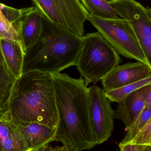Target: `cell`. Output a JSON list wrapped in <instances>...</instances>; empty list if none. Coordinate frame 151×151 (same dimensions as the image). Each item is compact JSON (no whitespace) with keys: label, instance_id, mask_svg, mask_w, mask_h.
Returning a JSON list of instances; mask_svg holds the SVG:
<instances>
[{"label":"cell","instance_id":"cell-3","mask_svg":"<svg viewBox=\"0 0 151 151\" xmlns=\"http://www.w3.org/2000/svg\"><path fill=\"white\" fill-rule=\"evenodd\" d=\"M83 43V36L55 25L43 15L40 37L25 52L23 74L31 71L60 73L75 66Z\"/></svg>","mask_w":151,"mask_h":151},{"label":"cell","instance_id":"cell-16","mask_svg":"<svg viewBox=\"0 0 151 151\" xmlns=\"http://www.w3.org/2000/svg\"><path fill=\"white\" fill-rule=\"evenodd\" d=\"M89 14L103 18H119L113 6L106 0H81Z\"/></svg>","mask_w":151,"mask_h":151},{"label":"cell","instance_id":"cell-20","mask_svg":"<svg viewBox=\"0 0 151 151\" xmlns=\"http://www.w3.org/2000/svg\"><path fill=\"white\" fill-rule=\"evenodd\" d=\"M128 143L151 146V117L146 125L137 134L133 140Z\"/></svg>","mask_w":151,"mask_h":151},{"label":"cell","instance_id":"cell-13","mask_svg":"<svg viewBox=\"0 0 151 151\" xmlns=\"http://www.w3.org/2000/svg\"><path fill=\"white\" fill-rule=\"evenodd\" d=\"M0 151H28L17 126L6 112L0 115Z\"/></svg>","mask_w":151,"mask_h":151},{"label":"cell","instance_id":"cell-23","mask_svg":"<svg viewBox=\"0 0 151 151\" xmlns=\"http://www.w3.org/2000/svg\"><path fill=\"white\" fill-rule=\"evenodd\" d=\"M147 15L151 20V8H146Z\"/></svg>","mask_w":151,"mask_h":151},{"label":"cell","instance_id":"cell-10","mask_svg":"<svg viewBox=\"0 0 151 151\" xmlns=\"http://www.w3.org/2000/svg\"><path fill=\"white\" fill-rule=\"evenodd\" d=\"M151 75V69L147 65L137 61L118 65L101 80L105 92L131 84Z\"/></svg>","mask_w":151,"mask_h":151},{"label":"cell","instance_id":"cell-12","mask_svg":"<svg viewBox=\"0 0 151 151\" xmlns=\"http://www.w3.org/2000/svg\"><path fill=\"white\" fill-rule=\"evenodd\" d=\"M15 123L25 141L28 151H43L47 145L55 140L57 127H50L37 122Z\"/></svg>","mask_w":151,"mask_h":151},{"label":"cell","instance_id":"cell-25","mask_svg":"<svg viewBox=\"0 0 151 151\" xmlns=\"http://www.w3.org/2000/svg\"><path fill=\"white\" fill-rule=\"evenodd\" d=\"M106 1H107L108 2H109L111 1H113V0H106Z\"/></svg>","mask_w":151,"mask_h":151},{"label":"cell","instance_id":"cell-24","mask_svg":"<svg viewBox=\"0 0 151 151\" xmlns=\"http://www.w3.org/2000/svg\"><path fill=\"white\" fill-rule=\"evenodd\" d=\"M3 113H4L2 112L0 110V115H1V114H3Z\"/></svg>","mask_w":151,"mask_h":151},{"label":"cell","instance_id":"cell-11","mask_svg":"<svg viewBox=\"0 0 151 151\" xmlns=\"http://www.w3.org/2000/svg\"><path fill=\"white\" fill-rule=\"evenodd\" d=\"M151 88V85H146L127 96L123 101L118 103L114 111V118L121 121L129 127L136 120L145 106L146 99Z\"/></svg>","mask_w":151,"mask_h":151},{"label":"cell","instance_id":"cell-9","mask_svg":"<svg viewBox=\"0 0 151 151\" xmlns=\"http://www.w3.org/2000/svg\"><path fill=\"white\" fill-rule=\"evenodd\" d=\"M43 14L35 6L22 9L18 19L12 24L24 52L34 45L40 37Z\"/></svg>","mask_w":151,"mask_h":151},{"label":"cell","instance_id":"cell-6","mask_svg":"<svg viewBox=\"0 0 151 151\" xmlns=\"http://www.w3.org/2000/svg\"><path fill=\"white\" fill-rule=\"evenodd\" d=\"M33 4L54 24L80 36L89 13L80 0H31Z\"/></svg>","mask_w":151,"mask_h":151},{"label":"cell","instance_id":"cell-18","mask_svg":"<svg viewBox=\"0 0 151 151\" xmlns=\"http://www.w3.org/2000/svg\"><path fill=\"white\" fill-rule=\"evenodd\" d=\"M151 117V104L144 108L134 123L127 129L125 137L121 143L131 142L137 134L146 125Z\"/></svg>","mask_w":151,"mask_h":151},{"label":"cell","instance_id":"cell-17","mask_svg":"<svg viewBox=\"0 0 151 151\" xmlns=\"http://www.w3.org/2000/svg\"><path fill=\"white\" fill-rule=\"evenodd\" d=\"M148 85H151V75L147 78L121 87L105 92V94L110 102L120 103L129 94Z\"/></svg>","mask_w":151,"mask_h":151},{"label":"cell","instance_id":"cell-1","mask_svg":"<svg viewBox=\"0 0 151 151\" xmlns=\"http://www.w3.org/2000/svg\"><path fill=\"white\" fill-rule=\"evenodd\" d=\"M50 74L58 113L54 141L62 143L64 151L94 148L96 140L91 121L89 88L84 79H73L65 73Z\"/></svg>","mask_w":151,"mask_h":151},{"label":"cell","instance_id":"cell-14","mask_svg":"<svg viewBox=\"0 0 151 151\" xmlns=\"http://www.w3.org/2000/svg\"><path fill=\"white\" fill-rule=\"evenodd\" d=\"M0 46L9 70L16 79L23 74L24 52L20 43L12 40L0 39Z\"/></svg>","mask_w":151,"mask_h":151},{"label":"cell","instance_id":"cell-21","mask_svg":"<svg viewBox=\"0 0 151 151\" xmlns=\"http://www.w3.org/2000/svg\"><path fill=\"white\" fill-rule=\"evenodd\" d=\"M119 148L122 151H151L150 145L131 143H120Z\"/></svg>","mask_w":151,"mask_h":151},{"label":"cell","instance_id":"cell-2","mask_svg":"<svg viewBox=\"0 0 151 151\" xmlns=\"http://www.w3.org/2000/svg\"><path fill=\"white\" fill-rule=\"evenodd\" d=\"M6 112L15 123L57 127L58 113L51 74L36 71L23 73L14 84Z\"/></svg>","mask_w":151,"mask_h":151},{"label":"cell","instance_id":"cell-15","mask_svg":"<svg viewBox=\"0 0 151 151\" xmlns=\"http://www.w3.org/2000/svg\"><path fill=\"white\" fill-rule=\"evenodd\" d=\"M17 79L6 64L0 46V110L2 112L7 111Z\"/></svg>","mask_w":151,"mask_h":151},{"label":"cell","instance_id":"cell-22","mask_svg":"<svg viewBox=\"0 0 151 151\" xmlns=\"http://www.w3.org/2000/svg\"><path fill=\"white\" fill-rule=\"evenodd\" d=\"M150 104H151V88L150 92H149L148 97H147V99H146L145 108L147 107V106H149Z\"/></svg>","mask_w":151,"mask_h":151},{"label":"cell","instance_id":"cell-8","mask_svg":"<svg viewBox=\"0 0 151 151\" xmlns=\"http://www.w3.org/2000/svg\"><path fill=\"white\" fill-rule=\"evenodd\" d=\"M88 88L92 126L97 144H100L107 141L112 134L114 111L103 88L96 84Z\"/></svg>","mask_w":151,"mask_h":151},{"label":"cell","instance_id":"cell-5","mask_svg":"<svg viewBox=\"0 0 151 151\" xmlns=\"http://www.w3.org/2000/svg\"><path fill=\"white\" fill-rule=\"evenodd\" d=\"M118 53L149 66L135 33L125 19L103 18L89 14L88 19Z\"/></svg>","mask_w":151,"mask_h":151},{"label":"cell","instance_id":"cell-4","mask_svg":"<svg viewBox=\"0 0 151 151\" xmlns=\"http://www.w3.org/2000/svg\"><path fill=\"white\" fill-rule=\"evenodd\" d=\"M120 61L118 52L98 31L83 35L75 66L88 86L101 80Z\"/></svg>","mask_w":151,"mask_h":151},{"label":"cell","instance_id":"cell-7","mask_svg":"<svg viewBox=\"0 0 151 151\" xmlns=\"http://www.w3.org/2000/svg\"><path fill=\"white\" fill-rule=\"evenodd\" d=\"M109 3L118 16L132 26L151 69V20L146 8L135 0H113Z\"/></svg>","mask_w":151,"mask_h":151},{"label":"cell","instance_id":"cell-19","mask_svg":"<svg viewBox=\"0 0 151 151\" xmlns=\"http://www.w3.org/2000/svg\"><path fill=\"white\" fill-rule=\"evenodd\" d=\"M0 39L12 40L19 43L17 31L0 9Z\"/></svg>","mask_w":151,"mask_h":151}]
</instances>
